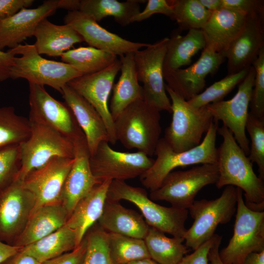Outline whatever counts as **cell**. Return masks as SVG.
Here are the masks:
<instances>
[{"label": "cell", "instance_id": "1", "mask_svg": "<svg viewBox=\"0 0 264 264\" xmlns=\"http://www.w3.org/2000/svg\"><path fill=\"white\" fill-rule=\"evenodd\" d=\"M217 133L222 142L217 149L219 177L216 187L233 186L244 192L245 205L258 212L264 210V182L255 173L253 163L239 146L232 133L225 126L218 127Z\"/></svg>", "mask_w": 264, "mask_h": 264}, {"label": "cell", "instance_id": "2", "mask_svg": "<svg viewBox=\"0 0 264 264\" xmlns=\"http://www.w3.org/2000/svg\"><path fill=\"white\" fill-rule=\"evenodd\" d=\"M218 127L219 121L213 119L200 143L182 152H175L163 137L160 138L154 154L156 159L152 166L140 176L142 184L151 192L158 188L166 176L176 168L217 163L216 142Z\"/></svg>", "mask_w": 264, "mask_h": 264}, {"label": "cell", "instance_id": "3", "mask_svg": "<svg viewBox=\"0 0 264 264\" xmlns=\"http://www.w3.org/2000/svg\"><path fill=\"white\" fill-rule=\"evenodd\" d=\"M160 112L143 99L130 104L114 121L117 141L127 149L153 155L161 133Z\"/></svg>", "mask_w": 264, "mask_h": 264}, {"label": "cell", "instance_id": "4", "mask_svg": "<svg viewBox=\"0 0 264 264\" xmlns=\"http://www.w3.org/2000/svg\"><path fill=\"white\" fill-rule=\"evenodd\" d=\"M107 198L132 203L140 210L149 226L174 237L184 239L187 231L185 224L188 218V209L157 204L148 197L145 189L131 186L124 181H111Z\"/></svg>", "mask_w": 264, "mask_h": 264}, {"label": "cell", "instance_id": "5", "mask_svg": "<svg viewBox=\"0 0 264 264\" xmlns=\"http://www.w3.org/2000/svg\"><path fill=\"white\" fill-rule=\"evenodd\" d=\"M165 89L171 100L172 119L163 138L175 152H185L200 143L213 117L206 106L195 108L166 85Z\"/></svg>", "mask_w": 264, "mask_h": 264}, {"label": "cell", "instance_id": "6", "mask_svg": "<svg viewBox=\"0 0 264 264\" xmlns=\"http://www.w3.org/2000/svg\"><path fill=\"white\" fill-rule=\"evenodd\" d=\"M16 55L10 68L9 78L25 79L28 83L50 86L60 93L71 80L82 75L63 62L42 57L34 44H19L13 48Z\"/></svg>", "mask_w": 264, "mask_h": 264}, {"label": "cell", "instance_id": "7", "mask_svg": "<svg viewBox=\"0 0 264 264\" xmlns=\"http://www.w3.org/2000/svg\"><path fill=\"white\" fill-rule=\"evenodd\" d=\"M237 196V188L228 185L216 199L195 200L188 209L194 222L185 234V245L195 250L213 237L219 224L229 222L236 211Z\"/></svg>", "mask_w": 264, "mask_h": 264}, {"label": "cell", "instance_id": "8", "mask_svg": "<svg viewBox=\"0 0 264 264\" xmlns=\"http://www.w3.org/2000/svg\"><path fill=\"white\" fill-rule=\"evenodd\" d=\"M29 121L30 136L19 145L21 167L16 180L21 181L51 158H73L75 154L74 145L68 138L45 125Z\"/></svg>", "mask_w": 264, "mask_h": 264}, {"label": "cell", "instance_id": "9", "mask_svg": "<svg viewBox=\"0 0 264 264\" xmlns=\"http://www.w3.org/2000/svg\"><path fill=\"white\" fill-rule=\"evenodd\" d=\"M237 194L233 235L227 245L219 251L224 264H243L250 253L264 250V211L248 208L240 188H237Z\"/></svg>", "mask_w": 264, "mask_h": 264}, {"label": "cell", "instance_id": "10", "mask_svg": "<svg viewBox=\"0 0 264 264\" xmlns=\"http://www.w3.org/2000/svg\"><path fill=\"white\" fill-rule=\"evenodd\" d=\"M218 177L217 163L200 164L184 171H173L166 176L158 188L150 192V198L188 209L198 192L207 185L216 184Z\"/></svg>", "mask_w": 264, "mask_h": 264}, {"label": "cell", "instance_id": "11", "mask_svg": "<svg viewBox=\"0 0 264 264\" xmlns=\"http://www.w3.org/2000/svg\"><path fill=\"white\" fill-rule=\"evenodd\" d=\"M169 38L156 41L134 53L137 79L142 84L143 99L160 111L172 113L171 103L165 89L163 64Z\"/></svg>", "mask_w": 264, "mask_h": 264}, {"label": "cell", "instance_id": "12", "mask_svg": "<svg viewBox=\"0 0 264 264\" xmlns=\"http://www.w3.org/2000/svg\"><path fill=\"white\" fill-rule=\"evenodd\" d=\"M109 143L101 142L89 157L90 168L98 183L140 177L154 162V159L143 153L117 151Z\"/></svg>", "mask_w": 264, "mask_h": 264}, {"label": "cell", "instance_id": "13", "mask_svg": "<svg viewBox=\"0 0 264 264\" xmlns=\"http://www.w3.org/2000/svg\"><path fill=\"white\" fill-rule=\"evenodd\" d=\"M29 119L45 125L73 143L86 138L70 108L51 96L44 86L29 83Z\"/></svg>", "mask_w": 264, "mask_h": 264}, {"label": "cell", "instance_id": "14", "mask_svg": "<svg viewBox=\"0 0 264 264\" xmlns=\"http://www.w3.org/2000/svg\"><path fill=\"white\" fill-rule=\"evenodd\" d=\"M255 75V69L251 66L232 98L206 106L213 119L222 122L223 125L232 133L236 142L247 155L249 153V141L246 136L245 126Z\"/></svg>", "mask_w": 264, "mask_h": 264}, {"label": "cell", "instance_id": "15", "mask_svg": "<svg viewBox=\"0 0 264 264\" xmlns=\"http://www.w3.org/2000/svg\"><path fill=\"white\" fill-rule=\"evenodd\" d=\"M121 62L117 59L106 68L93 74L81 75L67 85L88 102L99 113L106 125L109 143L115 144L114 121L108 106V100L115 78L120 71Z\"/></svg>", "mask_w": 264, "mask_h": 264}, {"label": "cell", "instance_id": "16", "mask_svg": "<svg viewBox=\"0 0 264 264\" xmlns=\"http://www.w3.org/2000/svg\"><path fill=\"white\" fill-rule=\"evenodd\" d=\"M36 203L33 194L15 180L0 192V240L13 245L24 229Z\"/></svg>", "mask_w": 264, "mask_h": 264}, {"label": "cell", "instance_id": "17", "mask_svg": "<svg viewBox=\"0 0 264 264\" xmlns=\"http://www.w3.org/2000/svg\"><path fill=\"white\" fill-rule=\"evenodd\" d=\"M73 161L74 158L54 157L22 181L35 198L32 213L44 205L61 202L63 187Z\"/></svg>", "mask_w": 264, "mask_h": 264}, {"label": "cell", "instance_id": "18", "mask_svg": "<svg viewBox=\"0 0 264 264\" xmlns=\"http://www.w3.org/2000/svg\"><path fill=\"white\" fill-rule=\"evenodd\" d=\"M64 22L76 31L90 46L117 56L135 53L149 44L127 40L110 32L92 17L79 10L68 11L64 17Z\"/></svg>", "mask_w": 264, "mask_h": 264}, {"label": "cell", "instance_id": "19", "mask_svg": "<svg viewBox=\"0 0 264 264\" xmlns=\"http://www.w3.org/2000/svg\"><path fill=\"white\" fill-rule=\"evenodd\" d=\"M225 59L223 54L205 47L196 62L164 75V79L169 88L189 101L203 91L206 77L214 74Z\"/></svg>", "mask_w": 264, "mask_h": 264}, {"label": "cell", "instance_id": "20", "mask_svg": "<svg viewBox=\"0 0 264 264\" xmlns=\"http://www.w3.org/2000/svg\"><path fill=\"white\" fill-rule=\"evenodd\" d=\"M264 15H248L241 32L224 53L227 75L250 67L264 47Z\"/></svg>", "mask_w": 264, "mask_h": 264}, {"label": "cell", "instance_id": "21", "mask_svg": "<svg viewBox=\"0 0 264 264\" xmlns=\"http://www.w3.org/2000/svg\"><path fill=\"white\" fill-rule=\"evenodd\" d=\"M58 9V0H47L37 8H23L12 16L0 19V50L13 48L34 36L39 23Z\"/></svg>", "mask_w": 264, "mask_h": 264}, {"label": "cell", "instance_id": "22", "mask_svg": "<svg viewBox=\"0 0 264 264\" xmlns=\"http://www.w3.org/2000/svg\"><path fill=\"white\" fill-rule=\"evenodd\" d=\"M73 144L74 161L65 179L61 195V203L69 216L78 202L98 183L90 168V154L86 139H80Z\"/></svg>", "mask_w": 264, "mask_h": 264}, {"label": "cell", "instance_id": "23", "mask_svg": "<svg viewBox=\"0 0 264 264\" xmlns=\"http://www.w3.org/2000/svg\"><path fill=\"white\" fill-rule=\"evenodd\" d=\"M61 93L84 133L91 155L101 142H109L105 122L94 107L67 84Z\"/></svg>", "mask_w": 264, "mask_h": 264}, {"label": "cell", "instance_id": "24", "mask_svg": "<svg viewBox=\"0 0 264 264\" xmlns=\"http://www.w3.org/2000/svg\"><path fill=\"white\" fill-rule=\"evenodd\" d=\"M248 15L226 8L213 12L201 29L206 42L205 47L224 56L231 43L243 28Z\"/></svg>", "mask_w": 264, "mask_h": 264}, {"label": "cell", "instance_id": "25", "mask_svg": "<svg viewBox=\"0 0 264 264\" xmlns=\"http://www.w3.org/2000/svg\"><path fill=\"white\" fill-rule=\"evenodd\" d=\"M97 223L108 233L141 239H144L149 228L142 215L125 207L119 201L107 198Z\"/></svg>", "mask_w": 264, "mask_h": 264}, {"label": "cell", "instance_id": "26", "mask_svg": "<svg viewBox=\"0 0 264 264\" xmlns=\"http://www.w3.org/2000/svg\"><path fill=\"white\" fill-rule=\"evenodd\" d=\"M69 214L61 202L44 205L31 215L13 245L23 247L65 225Z\"/></svg>", "mask_w": 264, "mask_h": 264}, {"label": "cell", "instance_id": "27", "mask_svg": "<svg viewBox=\"0 0 264 264\" xmlns=\"http://www.w3.org/2000/svg\"><path fill=\"white\" fill-rule=\"evenodd\" d=\"M111 181L98 183L76 204L66 225L74 230L77 246L101 217Z\"/></svg>", "mask_w": 264, "mask_h": 264}, {"label": "cell", "instance_id": "28", "mask_svg": "<svg viewBox=\"0 0 264 264\" xmlns=\"http://www.w3.org/2000/svg\"><path fill=\"white\" fill-rule=\"evenodd\" d=\"M34 44L39 54L61 57L75 44L84 41L82 36L69 25H57L47 19L38 25L34 34Z\"/></svg>", "mask_w": 264, "mask_h": 264}, {"label": "cell", "instance_id": "29", "mask_svg": "<svg viewBox=\"0 0 264 264\" xmlns=\"http://www.w3.org/2000/svg\"><path fill=\"white\" fill-rule=\"evenodd\" d=\"M119 59L121 62V75L117 82L113 84L109 108L113 121L130 104L143 99L142 88L135 69L134 53L120 56Z\"/></svg>", "mask_w": 264, "mask_h": 264}, {"label": "cell", "instance_id": "30", "mask_svg": "<svg viewBox=\"0 0 264 264\" xmlns=\"http://www.w3.org/2000/svg\"><path fill=\"white\" fill-rule=\"evenodd\" d=\"M206 47L201 29H192L184 35L169 38L163 64V75L189 65L192 57Z\"/></svg>", "mask_w": 264, "mask_h": 264}, {"label": "cell", "instance_id": "31", "mask_svg": "<svg viewBox=\"0 0 264 264\" xmlns=\"http://www.w3.org/2000/svg\"><path fill=\"white\" fill-rule=\"evenodd\" d=\"M77 246L75 231L66 224L21 249L41 263L73 250Z\"/></svg>", "mask_w": 264, "mask_h": 264}, {"label": "cell", "instance_id": "32", "mask_svg": "<svg viewBox=\"0 0 264 264\" xmlns=\"http://www.w3.org/2000/svg\"><path fill=\"white\" fill-rule=\"evenodd\" d=\"M146 1L128 0H81L79 11L92 17L97 22L112 16L121 26L130 24L132 18L140 12L139 3Z\"/></svg>", "mask_w": 264, "mask_h": 264}, {"label": "cell", "instance_id": "33", "mask_svg": "<svg viewBox=\"0 0 264 264\" xmlns=\"http://www.w3.org/2000/svg\"><path fill=\"white\" fill-rule=\"evenodd\" d=\"M144 240L151 258L158 264H178L189 252L184 239L169 238L151 226Z\"/></svg>", "mask_w": 264, "mask_h": 264}, {"label": "cell", "instance_id": "34", "mask_svg": "<svg viewBox=\"0 0 264 264\" xmlns=\"http://www.w3.org/2000/svg\"><path fill=\"white\" fill-rule=\"evenodd\" d=\"M63 62L76 69L82 75L100 71L112 64L117 56L91 46L69 49L61 56Z\"/></svg>", "mask_w": 264, "mask_h": 264}, {"label": "cell", "instance_id": "35", "mask_svg": "<svg viewBox=\"0 0 264 264\" xmlns=\"http://www.w3.org/2000/svg\"><path fill=\"white\" fill-rule=\"evenodd\" d=\"M28 118L18 115L12 106L0 107V150L18 146L29 137Z\"/></svg>", "mask_w": 264, "mask_h": 264}, {"label": "cell", "instance_id": "36", "mask_svg": "<svg viewBox=\"0 0 264 264\" xmlns=\"http://www.w3.org/2000/svg\"><path fill=\"white\" fill-rule=\"evenodd\" d=\"M108 239L114 264L151 258L144 239L111 233H108Z\"/></svg>", "mask_w": 264, "mask_h": 264}, {"label": "cell", "instance_id": "37", "mask_svg": "<svg viewBox=\"0 0 264 264\" xmlns=\"http://www.w3.org/2000/svg\"><path fill=\"white\" fill-rule=\"evenodd\" d=\"M173 7L172 20L176 22L180 30L201 29L212 12L203 7L198 0H170Z\"/></svg>", "mask_w": 264, "mask_h": 264}, {"label": "cell", "instance_id": "38", "mask_svg": "<svg viewBox=\"0 0 264 264\" xmlns=\"http://www.w3.org/2000/svg\"><path fill=\"white\" fill-rule=\"evenodd\" d=\"M250 67L233 74L227 75L223 79L214 83L202 92L187 101L193 107L199 108L222 100L226 95L243 80Z\"/></svg>", "mask_w": 264, "mask_h": 264}, {"label": "cell", "instance_id": "39", "mask_svg": "<svg viewBox=\"0 0 264 264\" xmlns=\"http://www.w3.org/2000/svg\"><path fill=\"white\" fill-rule=\"evenodd\" d=\"M87 248L82 264H114L109 246L108 232L95 223L85 237Z\"/></svg>", "mask_w": 264, "mask_h": 264}, {"label": "cell", "instance_id": "40", "mask_svg": "<svg viewBox=\"0 0 264 264\" xmlns=\"http://www.w3.org/2000/svg\"><path fill=\"white\" fill-rule=\"evenodd\" d=\"M250 137L251 144L248 157L251 162L256 164L259 177L264 180V119H260L249 112L245 126Z\"/></svg>", "mask_w": 264, "mask_h": 264}, {"label": "cell", "instance_id": "41", "mask_svg": "<svg viewBox=\"0 0 264 264\" xmlns=\"http://www.w3.org/2000/svg\"><path fill=\"white\" fill-rule=\"evenodd\" d=\"M251 66L255 69V75L249 112L264 119V47L261 49Z\"/></svg>", "mask_w": 264, "mask_h": 264}, {"label": "cell", "instance_id": "42", "mask_svg": "<svg viewBox=\"0 0 264 264\" xmlns=\"http://www.w3.org/2000/svg\"><path fill=\"white\" fill-rule=\"evenodd\" d=\"M20 167L19 145L0 150V192L16 179Z\"/></svg>", "mask_w": 264, "mask_h": 264}, {"label": "cell", "instance_id": "43", "mask_svg": "<svg viewBox=\"0 0 264 264\" xmlns=\"http://www.w3.org/2000/svg\"><path fill=\"white\" fill-rule=\"evenodd\" d=\"M156 14H161L172 19L173 9L169 0H148L145 9L135 15L131 22H141Z\"/></svg>", "mask_w": 264, "mask_h": 264}, {"label": "cell", "instance_id": "44", "mask_svg": "<svg viewBox=\"0 0 264 264\" xmlns=\"http://www.w3.org/2000/svg\"><path fill=\"white\" fill-rule=\"evenodd\" d=\"M222 8L241 12L247 15H264V0H221Z\"/></svg>", "mask_w": 264, "mask_h": 264}, {"label": "cell", "instance_id": "45", "mask_svg": "<svg viewBox=\"0 0 264 264\" xmlns=\"http://www.w3.org/2000/svg\"><path fill=\"white\" fill-rule=\"evenodd\" d=\"M87 248V242L84 237L80 243L71 251L46 261L41 264H82Z\"/></svg>", "mask_w": 264, "mask_h": 264}, {"label": "cell", "instance_id": "46", "mask_svg": "<svg viewBox=\"0 0 264 264\" xmlns=\"http://www.w3.org/2000/svg\"><path fill=\"white\" fill-rule=\"evenodd\" d=\"M215 235V234L192 253L185 255L178 264H208V253L214 242Z\"/></svg>", "mask_w": 264, "mask_h": 264}, {"label": "cell", "instance_id": "47", "mask_svg": "<svg viewBox=\"0 0 264 264\" xmlns=\"http://www.w3.org/2000/svg\"><path fill=\"white\" fill-rule=\"evenodd\" d=\"M33 0H0V19L9 17L21 9L30 6Z\"/></svg>", "mask_w": 264, "mask_h": 264}, {"label": "cell", "instance_id": "48", "mask_svg": "<svg viewBox=\"0 0 264 264\" xmlns=\"http://www.w3.org/2000/svg\"><path fill=\"white\" fill-rule=\"evenodd\" d=\"M16 56L13 48L6 52L0 50V82L4 81L9 78L10 70Z\"/></svg>", "mask_w": 264, "mask_h": 264}, {"label": "cell", "instance_id": "49", "mask_svg": "<svg viewBox=\"0 0 264 264\" xmlns=\"http://www.w3.org/2000/svg\"><path fill=\"white\" fill-rule=\"evenodd\" d=\"M1 264H41V263L21 250Z\"/></svg>", "mask_w": 264, "mask_h": 264}, {"label": "cell", "instance_id": "50", "mask_svg": "<svg viewBox=\"0 0 264 264\" xmlns=\"http://www.w3.org/2000/svg\"><path fill=\"white\" fill-rule=\"evenodd\" d=\"M221 240V236L215 234L214 242L208 253V260L210 264H224L219 256V247Z\"/></svg>", "mask_w": 264, "mask_h": 264}, {"label": "cell", "instance_id": "51", "mask_svg": "<svg viewBox=\"0 0 264 264\" xmlns=\"http://www.w3.org/2000/svg\"><path fill=\"white\" fill-rule=\"evenodd\" d=\"M22 247L13 246L2 242L0 240V264L14 255Z\"/></svg>", "mask_w": 264, "mask_h": 264}, {"label": "cell", "instance_id": "52", "mask_svg": "<svg viewBox=\"0 0 264 264\" xmlns=\"http://www.w3.org/2000/svg\"><path fill=\"white\" fill-rule=\"evenodd\" d=\"M80 5V0H58V9H65L68 11H77L79 10Z\"/></svg>", "mask_w": 264, "mask_h": 264}, {"label": "cell", "instance_id": "53", "mask_svg": "<svg viewBox=\"0 0 264 264\" xmlns=\"http://www.w3.org/2000/svg\"><path fill=\"white\" fill-rule=\"evenodd\" d=\"M243 264H264V250L248 255Z\"/></svg>", "mask_w": 264, "mask_h": 264}, {"label": "cell", "instance_id": "54", "mask_svg": "<svg viewBox=\"0 0 264 264\" xmlns=\"http://www.w3.org/2000/svg\"><path fill=\"white\" fill-rule=\"evenodd\" d=\"M200 4L212 12L222 8L221 0H198Z\"/></svg>", "mask_w": 264, "mask_h": 264}, {"label": "cell", "instance_id": "55", "mask_svg": "<svg viewBox=\"0 0 264 264\" xmlns=\"http://www.w3.org/2000/svg\"><path fill=\"white\" fill-rule=\"evenodd\" d=\"M126 264H158L151 258L144 259L132 261Z\"/></svg>", "mask_w": 264, "mask_h": 264}]
</instances>
